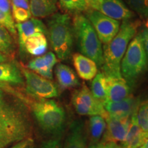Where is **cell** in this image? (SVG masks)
<instances>
[{
    "label": "cell",
    "mask_w": 148,
    "mask_h": 148,
    "mask_svg": "<svg viewBox=\"0 0 148 148\" xmlns=\"http://www.w3.org/2000/svg\"><path fill=\"white\" fill-rule=\"evenodd\" d=\"M16 29L17 30L18 37V43L20 49L23 51L24 45L27 38L36 33H47V27L41 20L38 18L32 17L26 21L15 24Z\"/></svg>",
    "instance_id": "cell-13"
},
{
    "label": "cell",
    "mask_w": 148,
    "mask_h": 148,
    "mask_svg": "<svg viewBox=\"0 0 148 148\" xmlns=\"http://www.w3.org/2000/svg\"><path fill=\"white\" fill-rule=\"evenodd\" d=\"M33 143V140L32 138H28L26 139L21 140V141L18 142V143L14 144L12 146H11L9 148H26L27 146Z\"/></svg>",
    "instance_id": "cell-36"
},
{
    "label": "cell",
    "mask_w": 148,
    "mask_h": 148,
    "mask_svg": "<svg viewBox=\"0 0 148 148\" xmlns=\"http://www.w3.org/2000/svg\"><path fill=\"white\" fill-rule=\"evenodd\" d=\"M90 7L116 21L130 20L134 16L123 0H97Z\"/></svg>",
    "instance_id": "cell-10"
},
{
    "label": "cell",
    "mask_w": 148,
    "mask_h": 148,
    "mask_svg": "<svg viewBox=\"0 0 148 148\" xmlns=\"http://www.w3.org/2000/svg\"><path fill=\"white\" fill-rule=\"evenodd\" d=\"M107 77L102 72H98L91 82V91L92 95L97 100L103 103L107 100Z\"/></svg>",
    "instance_id": "cell-23"
},
{
    "label": "cell",
    "mask_w": 148,
    "mask_h": 148,
    "mask_svg": "<svg viewBox=\"0 0 148 148\" xmlns=\"http://www.w3.org/2000/svg\"><path fill=\"white\" fill-rule=\"evenodd\" d=\"M47 32L55 55L61 60L71 56L73 42V29L69 14H53L48 21Z\"/></svg>",
    "instance_id": "cell-3"
},
{
    "label": "cell",
    "mask_w": 148,
    "mask_h": 148,
    "mask_svg": "<svg viewBox=\"0 0 148 148\" xmlns=\"http://www.w3.org/2000/svg\"><path fill=\"white\" fill-rule=\"evenodd\" d=\"M114 148H121V147H120V146H119V145H116V147H114Z\"/></svg>",
    "instance_id": "cell-42"
},
{
    "label": "cell",
    "mask_w": 148,
    "mask_h": 148,
    "mask_svg": "<svg viewBox=\"0 0 148 148\" xmlns=\"http://www.w3.org/2000/svg\"><path fill=\"white\" fill-rule=\"evenodd\" d=\"M136 112L135 111L131 116L128 132L125 140L120 146L121 148H139L148 138V133L143 132L138 125Z\"/></svg>",
    "instance_id": "cell-16"
},
{
    "label": "cell",
    "mask_w": 148,
    "mask_h": 148,
    "mask_svg": "<svg viewBox=\"0 0 148 148\" xmlns=\"http://www.w3.org/2000/svg\"><path fill=\"white\" fill-rule=\"evenodd\" d=\"M0 24L8 29L11 34H16L15 23L12 15H8L0 11Z\"/></svg>",
    "instance_id": "cell-29"
},
{
    "label": "cell",
    "mask_w": 148,
    "mask_h": 148,
    "mask_svg": "<svg viewBox=\"0 0 148 148\" xmlns=\"http://www.w3.org/2000/svg\"><path fill=\"white\" fill-rule=\"evenodd\" d=\"M139 103L138 99L130 96L123 100L116 102L106 101L103 105L108 116L124 118L131 117L132 114L137 110Z\"/></svg>",
    "instance_id": "cell-12"
},
{
    "label": "cell",
    "mask_w": 148,
    "mask_h": 148,
    "mask_svg": "<svg viewBox=\"0 0 148 148\" xmlns=\"http://www.w3.org/2000/svg\"><path fill=\"white\" fill-rule=\"evenodd\" d=\"M142 18H148V0H123Z\"/></svg>",
    "instance_id": "cell-28"
},
{
    "label": "cell",
    "mask_w": 148,
    "mask_h": 148,
    "mask_svg": "<svg viewBox=\"0 0 148 148\" xmlns=\"http://www.w3.org/2000/svg\"><path fill=\"white\" fill-rule=\"evenodd\" d=\"M136 117L141 130L148 133V99L139 103L136 112Z\"/></svg>",
    "instance_id": "cell-27"
},
{
    "label": "cell",
    "mask_w": 148,
    "mask_h": 148,
    "mask_svg": "<svg viewBox=\"0 0 148 148\" xmlns=\"http://www.w3.org/2000/svg\"><path fill=\"white\" fill-rule=\"evenodd\" d=\"M72 103L75 110L80 115H100L104 119L108 116L103 103L92 95L85 85L75 90L72 95Z\"/></svg>",
    "instance_id": "cell-8"
},
{
    "label": "cell",
    "mask_w": 148,
    "mask_h": 148,
    "mask_svg": "<svg viewBox=\"0 0 148 148\" xmlns=\"http://www.w3.org/2000/svg\"><path fill=\"white\" fill-rule=\"evenodd\" d=\"M0 82L21 84L23 83V74L15 64L1 62L0 63Z\"/></svg>",
    "instance_id": "cell-21"
},
{
    "label": "cell",
    "mask_w": 148,
    "mask_h": 148,
    "mask_svg": "<svg viewBox=\"0 0 148 148\" xmlns=\"http://www.w3.org/2000/svg\"><path fill=\"white\" fill-rule=\"evenodd\" d=\"M26 84V92L29 95L38 99H48L58 97L57 86L50 79L40 76L29 69L21 71Z\"/></svg>",
    "instance_id": "cell-7"
},
{
    "label": "cell",
    "mask_w": 148,
    "mask_h": 148,
    "mask_svg": "<svg viewBox=\"0 0 148 148\" xmlns=\"http://www.w3.org/2000/svg\"><path fill=\"white\" fill-rule=\"evenodd\" d=\"M140 37H141L142 42H143L144 49H145L146 56H147L148 61V29L144 28L139 32Z\"/></svg>",
    "instance_id": "cell-34"
},
{
    "label": "cell",
    "mask_w": 148,
    "mask_h": 148,
    "mask_svg": "<svg viewBox=\"0 0 148 148\" xmlns=\"http://www.w3.org/2000/svg\"><path fill=\"white\" fill-rule=\"evenodd\" d=\"M85 16L91 23L101 42L104 45L112 40L119 32V21L106 16L99 11L88 9L86 11Z\"/></svg>",
    "instance_id": "cell-9"
},
{
    "label": "cell",
    "mask_w": 148,
    "mask_h": 148,
    "mask_svg": "<svg viewBox=\"0 0 148 148\" xmlns=\"http://www.w3.org/2000/svg\"><path fill=\"white\" fill-rule=\"evenodd\" d=\"M72 25L79 51L93 60L97 66H102L103 58L101 42L88 18L82 14H75Z\"/></svg>",
    "instance_id": "cell-4"
},
{
    "label": "cell",
    "mask_w": 148,
    "mask_h": 148,
    "mask_svg": "<svg viewBox=\"0 0 148 148\" xmlns=\"http://www.w3.org/2000/svg\"><path fill=\"white\" fill-rule=\"evenodd\" d=\"M106 101L116 102L126 99L130 97L132 86L123 77H107Z\"/></svg>",
    "instance_id": "cell-15"
},
{
    "label": "cell",
    "mask_w": 148,
    "mask_h": 148,
    "mask_svg": "<svg viewBox=\"0 0 148 148\" xmlns=\"http://www.w3.org/2000/svg\"><path fill=\"white\" fill-rule=\"evenodd\" d=\"M131 117H114L107 116L106 132L105 134L104 141L107 142H121L123 143L125 139L128 132Z\"/></svg>",
    "instance_id": "cell-11"
},
{
    "label": "cell",
    "mask_w": 148,
    "mask_h": 148,
    "mask_svg": "<svg viewBox=\"0 0 148 148\" xmlns=\"http://www.w3.org/2000/svg\"><path fill=\"white\" fill-rule=\"evenodd\" d=\"M12 16L14 21L18 23L26 21L32 18V13L29 10H25L23 8H12Z\"/></svg>",
    "instance_id": "cell-30"
},
{
    "label": "cell",
    "mask_w": 148,
    "mask_h": 148,
    "mask_svg": "<svg viewBox=\"0 0 148 148\" xmlns=\"http://www.w3.org/2000/svg\"><path fill=\"white\" fill-rule=\"evenodd\" d=\"M73 62L77 74L82 79L91 80L98 73L95 62L81 53L73 55Z\"/></svg>",
    "instance_id": "cell-17"
},
{
    "label": "cell",
    "mask_w": 148,
    "mask_h": 148,
    "mask_svg": "<svg viewBox=\"0 0 148 148\" xmlns=\"http://www.w3.org/2000/svg\"><path fill=\"white\" fill-rule=\"evenodd\" d=\"M139 148H148V138L145 140V143H144L143 145L140 146Z\"/></svg>",
    "instance_id": "cell-38"
},
{
    "label": "cell",
    "mask_w": 148,
    "mask_h": 148,
    "mask_svg": "<svg viewBox=\"0 0 148 148\" xmlns=\"http://www.w3.org/2000/svg\"><path fill=\"white\" fill-rule=\"evenodd\" d=\"M58 60L53 52H48L29 61L27 68L40 76L48 79H53V69Z\"/></svg>",
    "instance_id": "cell-14"
},
{
    "label": "cell",
    "mask_w": 148,
    "mask_h": 148,
    "mask_svg": "<svg viewBox=\"0 0 148 148\" xmlns=\"http://www.w3.org/2000/svg\"><path fill=\"white\" fill-rule=\"evenodd\" d=\"M148 61L140 33L136 34L129 43L121 62V74L132 86L138 77L147 69Z\"/></svg>",
    "instance_id": "cell-5"
},
{
    "label": "cell",
    "mask_w": 148,
    "mask_h": 148,
    "mask_svg": "<svg viewBox=\"0 0 148 148\" xmlns=\"http://www.w3.org/2000/svg\"><path fill=\"white\" fill-rule=\"evenodd\" d=\"M59 5L63 10L75 15L89 9L86 0H59Z\"/></svg>",
    "instance_id": "cell-25"
},
{
    "label": "cell",
    "mask_w": 148,
    "mask_h": 148,
    "mask_svg": "<svg viewBox=\"0 0 148 148\" xmlns=\"http://www.w3.org/2000/svg\"><path fill=\"white\" fill-rule=\"evenodd\" d=\"M47 40L42 33H36L29 37L25 42L23 51L32 56H40L47 51Z\"/></svg>",
    "instance_id": "cell-22"
},
{
    "label": "cell",
    "mask_w": 148,
    "mask_h": 148,
    "mask_svg": "<svg viewBox=\"0 0 148 148\" xmlns=\"http://www.w3.org/2000/svg\"><path fill=\"white\" fill-rule=\"evenodd\" d=\"M139 22L125 20L119 32L103 48L102 73L107 77H121V62L129 43L136 35Z\"/></svg>",
    "instance_id": "cell-1"
},
{
    "label": "cell",
    "mask_w": 148,
    "mask_h": 148,
    "mask_svg": "<svg viewBox=\"0 0 148 148\" xmlns=\"http://www.w3.org/2000/svg\"><path fill=\"white\" fill-rule=\"evenodd\" d=\"M7 61V56L3 54L2 53L0 52V63L1 62H5Z\"/></svg>",
    "instance_id": "cell-37"
},
{
    "label": "cell",
    "mask_w": 148,
    "mask_h": 148,
    "mask_svg": "<svg viewBox=\"0 0 148 148\" xmlns=\"http://www.w3.org/2000/svg\"><path fill=\"white\" fill-rule=\"evenodd\" d=\"M58 0H29L32 15L36 18H44L52 15L57 9Z\"/></svg>",
    "instance_id": "cell-20"
},
{
    "label": "cell",
    "mask_w": 148,
    "mask_h": 148,
    "mask_svg": "<svg viewBox=\"0 0 148 148\" xmlns=\"http://www.w3.org/2000/svg\"><path fill=\"white\" fill-rule=\"evenodd\" d=\"M0 11L8 15H12L10 0H0Z\"/></svg>",
    "instance_id": "cell-33"
},
{
    "label": "cell",
    "mask_w": 148,
    "mask_h": 148,
    "mask_svg": "<svg viewBox=\"0 0 148 148\" xmlns=\"http://www.w3.org/2000/svg\"><path fill=\"white\" fill-rule=\"evenodd\" d=\"M116 145L117 144L114 142H107L103 140L100 143L92 144L88 148H114Z\"/></svg>",
    "instance_id": "cell-35"
},
{
    "label": "cell",
    "mask_w": 148,
    "mask_h": 148,
    "mask_svg": "<svg viewBox=\"0 0 148 148\" xmlns=\"http://www.w3.org/2000/svg\"><path fill=\"white\" fill-rule=\"evenodd\" d=\"M90 136L93 141L100 139L106 129V119L100 115L91 116L89 121Z\"/></svg>",
    "instance_id": "cell-24"
},
{
    "label": "cell",
    "mask_w": 148,
    "mask_h": 148,
    "mask_svg": "<svg viewBox=\"0 0 148 148\" xmlns=\"http://www.w3.org/2000/svg\"><path fill=\"white\" fill-rule=\"evenodd\" d=\"M14 51V45L10 32L0 24V52L11 56Z\"/></svg>",
    "instance_id": "cell-26"
},
{
    "label": "cell",
    "mask_w": 148,
    "mask_h": 148,
    "mask_svg": "<svg viewBox=\"0 0 148 148\" xmlns=\"http://www.w3.org/2000/svg\"><path fill=\"white\" fill-rule=\"evenodd\" d=\"M64 148H86L84 125L81 121H73L64 144Z\"/></svg>",
    "instance_id": "cell-19"
},
{
    "label": "cell",
    "mask_w": 148,
    "mask_h": 148,
    "mask_svg": "<svg viewBox=\"0 0 148 148\" xmlns=\"http://www.w3.org/2000/svg\"><path fill=\"white\" fill-rule=\"evenodd\" d=\"M96 1H97V0H86V1L87 2L88 6H89V7H90V5L92 4V3H93L94 2H95Z\"/></svg>",
    "instance_id": "cell-39"
},
{
    "label": "cell",
    "mask_w": 148,
    "mask_h": 148,
    "mask_svg": "<svg viewBox=\"0 0 148 148\" xmlns=\"http://www.w3.org/2000/svg\"><path fill=\"white\" fill-rule=\"evenodd\" d=\"M12 8H20L30 10L29 0H10Z\"/></svg>",
    "instance_id": "cell-32"
},
{
    "label": "cell",
    "mask_w": 148,
    "mask_h": 148,
    "mask_svg": "<svg viewBox=\"0 0 148 148\" xmlns=\"http://www.w3.org/2000/svg\"><path fill=\"white\" fill-rule=\"evenodd\" d=\"M30 125L22 106L18 104L0 110V148H9L29 138Z\"/></svg>",
    "instance_id": "cell-2"
},
{
    "label": "cell",
    "mask_w": 148,
    "mask_h": 148,
    "mask_svg": "<svg viewBox=\"0 0 148 148\" xmlns=\"http://www.w3.org/2000/svg\"><path fill=\"white\" fill-rule=\"evenodd\" d=\"M40 148H61L60 138H53L47 140L42 143Z\"/></svg>",
    "instance_id": "cell-31"
},
{
    "label": "cell",
    "mask_w": 148,
    "mask_h": 148,
    "mask_svg": "<svg viewBox=\"0 0 148 148\" xmlns=\"http://www.w3.org/2000/svg\"><path fill=\"white\" fill-rule=\"evenodd\" d=\"M55 73L59 86L62 89L75 87L79 84L75 72L65 64H57Z\"/></svg>",
    "instance_id": "cell-18"
},
{
    "label": "cell",
    "mask_w": 148,
    "mask_h": 148,
    "mask_svg": "<svg viewBox=\"0 0 148 148\" xmlns=\"http://www.w3.org/2000/svg\"><path fill=\"white\" fill-rule=\"evenodd\" d=\"M34 117L44 131L51 134L61 132L65 121L63 108L52 99H41L31 105Z\"/></svg>",
    "instance_id": "cell-6"
},
{
    "label": "cell",
    "mask_w": 148,
    "mask_h": 148,
    "mask_svg": "<svg viewBox=\"0 0 148 148\" xmlns=\"http://www.w3.org/2000/svg\"><path fill=\"white\" fill-rule=\"evenodd\" d=\"M145 26H146V28L148 29V18L147 20V22H146V23H145Z\"/></svg>",
    "instance_id": "cell-41"
},
{
    "label": "cell",
    "mask_w": 148,
    "mask_h": 148,
    "mask_svg": "<svg viewBox=\"0 0 148 148\" xmlns=\"http://www.w3.org/2000/svg\"><path fill=\"white\" fill-rule=\"evenodd\" d=\"M26 148H35V147L32 145V144H31V145H29V146H27Z\"/></svg>",
    "instance_id": "cell-40"
}]
</instances>
